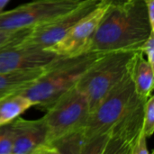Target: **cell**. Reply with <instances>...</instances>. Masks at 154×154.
<instances>
[{
  "instance_id": "6da1fadb",
  "label": "cell",
  "mask_w": 154,
  "mask_h": 154,
  "mask_svg": "<svg viewBox=\"0 0 154 154\" xmlns=\"http://www.w3.org/2000/svg\"><path fill=\"white\" fill-rule=\"evenodd\" d=\"M152 28L145 0L109 5L88 46V52L141 51Z\"/></svg>"
},
{
  "instance_id": "7a4b0ae2",
  "label": "cell",
  "mask_w": 154,
  "mask_h": 154,
  "mask_svg": "<svg viewBox=\"0 0 154 154\" xmlns=\"http://www.w3.org/2000/svg\"><path fill=\"white\" fill-rule=\"evenodd\" d=\"M105 53L86 52L74 57H60L46 67L45 73L20 94L33 106L45 112L63 94L74 88L84 73Z\"/></svg>"
},
{
  "instance_id": "3957f363",
  "label": "cell",
  "mask_w": 154,
  "mask_h": 154,
  "mask_svg": "<svg viewBox=\"0 0 154 154\" xmlns=\"http://www.w3.org/2000/svg\"><path fill=\"white\" fill-rule=\"evenodd\" d=\"M137 97L131 70L90 112L82 130V154L104 153L108 133Z\"/></svg>"
},
{
  "instance_id": "277c9868",
  "label": "cell",
  "mask_w": 154,
  "mask_h": 154,
  "mask_svg": "<svg viewBox=\"0 0 154 154\" xmlns=\"http://www.w3.org/2000/svg\"><path fill=\"white\" fill-rule=\"evenodd\" d=\"M139 51H118L105 53L84 73L77 87L87 96L90 112L132 70Z\"/></svg>"
},
{
  "instance_id": "5b68a950",
  "label": "cell",
  "mask_w": 154,
  "mask_h": 154,
  "mask_svg": "<svg viewBox=\"0 0 154 154\" xmlns=\"http://www.w3.org/2000/svg\"><path fill=\"white\" fill-rule=\"evenodd\" d=\"M42 116L48 132V154L55 142L83 130L90 114L87 96L77 85L60 97Z\"/></svg>"
},
{
  "instance_id": "8992f818",
  "label": "cell",
  "mask_w": 154,
  "mask_h": 154,
  "mask_svg": "<svg viewBox=\"0 0 154 154\" xmlns=\"http://www.w3.org/2000/svg\"><path fill=\"white\" fill-rule=\"evenodd\" d=\"M82 0H32L0 13V31L32 28L76 7Z\"/></svg>"
},
{
  "instance_id": "52a82bcc",
  "label": "cell",
  "mask_w": 154,
  "mask_h": 154,
  "mask_svg": "<svg viewBox=\"0 0 154 154\" xmlns=\"http://www.w3.org/2000/svg\"><path fill=\"white\" fill-rule=\"evenodd\" d=\"M102 0H82L73 9L32 28L31 32L21 41L23 43L48 48L62 37L88 13L94 10Z\"/></svg>"
},
{
  "instance_id": "ba28073f",
  "label": "cell",
  "mask_w": 154,
  "mask_h": 154,
  "mask_svg": "<svg viewBox=\"0 0 154 154\" xmlns=\"http://www.w3.org/2000/svg\"><path fill=\"white\" fill-rule=\"evenodd\" d=\"M147 99L138 96L117 120L107 134L103 154H132L137 139L143 133Z\"/></svg>"
},
{
  "instance_id": "9c48e42d",
  "label": "cell",
  "mask_w": 154,
  "mask_h": 154,
  "mask_svg": "<svg viewBox=\"0 0 154 154\" xmlns=\"http://www.w3.org/2000/svg\"><path fill=\"white\" fill-rule=\"evenodd\" d=\"M108 5L101 1L94 10L80 19L64 37L46 50L60 57H74L88 52L91 39Z\"/></svg>"
},
{
  "instance_id": "30bf717a",
  "label": "cell",
  "mask_w": 154,
  "mask_h": 154,
  "mask_svg": "<svg viewBox=\"0 0 154 154\" xmlns=\"http://www.w3.org/2000/svg\"><path fill=\"white\" fill-rule=\"evenodd\" d=\"M60 57L44 48L20 42L0 49V73L44 68Z\"/></svg>"
},
{
  "instance_id": "8fae6325",
  "label": "cell",
  "mask_w": 154,
  "mask_h": 154,
  "mask_svg": "<svg viewBox=\"0 0 154 154\" xmlns=\"http://www.w3.org/2000/svg\"><path fill=\"white\" fill-rule=\"evenodd\" d=\"M12 154H48V132L43 118L28 120L18 116L12 123Z\"/></svg>"
},
{
  "instance_id": "7c38bea8",
  "label": "cell",
  "mask_w": 154,
  "mask_h": 154,
  "mask_svg": "<svg viewBox=\"0 0 154 154\" xmlns=\"http://www.w3.org/2000/svg\"><path fill=\"white\" fill-rule=\"evenodd\" d=\"M46 67L0 73V100L26 90L45 73Z\"/></svg>"
},
{
  "instance_id": "4fadbf2b",
  "label": "cell",
  "mask_w": 154,
  "mask_h": 154,
  "mask_svg": "<svg viewBox=\"0 0 154 154\" xmlns=\"http://www.w3.org/2000/svg\"><path fill=\"white\" fill-rule=\"evenodd\" d=\"M132 77L136 94L140 97L147 99L151 95H152L154 67L148 62L141 51L138 52L134 63Z\"/></svg>"
},
{
  "instance_id": "5bb4252c",
  "label": "cell",
  "mask_w": 154,
  "mask_h": 154,
  "mask_svg": "<svg viewBox=\"0 0 154 154\" xmlns=\"http://www.w3.org/2000/svg\"><path fill=\"white\" fill-rule=\"evenodd\" d=\"M33 106V103L23 94H14L0 100V125L11 124L18 116Z\"/></svg>"
},
{
  "instance_id": "9a60e30c",
  "label": "cell",
  "mask_w": 154,
  "mask_h": 154,
  "mask_svg": "<svg viewBox=\"0 0 154 154\" xmlns=\"http://www.w3.org/2000/svg\"><path fill=\"white\" fill-rule=\"evenodd\" d=\"M143 132L147 138L154 133V97L151 95L145 102Z\"/></svg>"
},
{
  "instance_id": "2e32d148",
  "label": "cell",
  "mask_w": 154,
  "mask_h": 154,
  "mask_svg": "<svg viewBox=\"0 0 154 154\" xmlns=\"http://www.w3.org/2000/svg\"><path fill=\"white\" fill-rule=\"evenodd\" d=\"M32 28L14 31H0V49L11 44L20 42L31 32Z\"/></svg>"
},
{
  "instance_id": "e0dca14e",
  "label": "cell",
  "mask_w": 154,
  "mask_h": 154,
  "mask_svg": "<svg viewBox=\"0 0 154 154\" xmlns=\"http://www.w3.org/2000/svg\"><path fill=\"white\" fill-rule=\"evenodd\" d=\"M14 133L11 124L0 125V154H12Z\"/></svg>"
},
{
  "instance_id": "ac0fdd59",
  "label": "cell",
  "mask_w": 154,
  "mask_h": 154,
  "mask_svg": "<svg viewBox=\"0 0 154 154\" xmlns=\"http://www.w3.org/2000/svg\"><path fill=\"white\" fill-rule=\"evenodd\" d=\"M143 55H146L148 62L154 67V32H152L141 48Z\"/></svg>"
},
{
  "instance_id": "d6986e66",
  "label": "cell",
  "mask_w": 154,
  "mask_h": 154,
  "mask_svg": "<svg viewBox=\"0 0 154 154\" xmlns=\"http://www.w3.org/2000/svg\"><path fill=\"white\" fill-rule=\"evenodd\" d=\"M147 139L148 138L143 132L134 144L132 154H150L147 146Z\"/></svg>"
},
{
  "instance_id": "ffe728a7",
  "label": "cell",
  "mask_w": 154,
  "mask_h": 154,
  "mask_svg": "<svg viewBox=\"0 0 154 154\" xmlns=\"http://www.w3.org/2000/svg\"><path fill=\"white\" fill-rule=\"evenodd\" d=\"M150 24L154 30V0H145Z\"/></svg>"
},
{
  "instance_id": "44dd1931",
  "label": "cell",
  "mask_w": 154,
  "mask_h": 154,
  "mask_svg": "<svg viewBox=\"0 0 154 154\" xmlns=\"http://www.w3.org/2000/svg\"><path fill=\"white\" fill-rule=\"evenodd\" d=\"M105 3L108 4V5H116V4H123V3H126V2H130V1H136V0H102Z\"/></svg>"
},
{
  "instance_id": "7402d4cb",
  "label": "cell",
  "mask_w": 154,
  "mask_h": 154,
  "mask_svg": "<svg viewBox=\"0 0 154 154\" xmlns=\"http://www.w3.org/2000/svg\"><path fill=\"white\" fill-rule=\"evenodd\" d=\"M10 0H0V13L5 10V7Z\"/></svg>"
}]
</instances>
